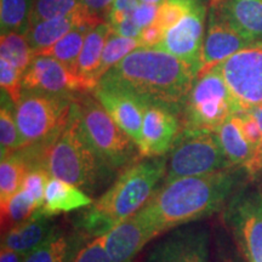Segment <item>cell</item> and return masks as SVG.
Returning <instances> with one entry per match:
<instances>
[{
	"label": "cell",
	"mask_w": 262,
	"mask_h": 262,
	"mask_svg": "<svg viewBox=\"0 0 262 262\" xmlns=\"http://www.w3.org/2000/svg\"><path fill=\"white\" fill-rule=\"evenodd\" d=\"M81 2H83L84 9L90 15L100 18L102 15H107L114 0H81Z\"/></svg>",
	"instance_id": "41"
},
{
	"label": "cell",
	"mask_w": 262,
	"mask_h": 262,
	"mask_svg": "<svg viewBox=\"0 0 262 262\" xmlns=\"http://www.w3.org/2000/svg\"><path fill=\"white\" fill-rule=\"evenodd\" d=\"M77 101L85 134L98 156L119 173L136 163L141 156L139 146L114 122L94 95L81 94Z\"/></svg>",
	"instance_id": "5"
},
{
	"label": "cell",
	"mask_w": 262,
	"mask_h": 262,
	"mask_svg": "<svg viewBox=\"0 0 262 262\" xmlns=\"http://www.w3.org/2000/svg\"><path fill=\"white\" fill-rule=\"evenodd\" d=\"M166 158L163 183L234 168L226 158L216 133L210 130L181 127Z\"/></svg>",
	"instance_id": "7"
},
{
	"label": "cell",
	"mask_w": 262,
	"mask_h": 262,
	"mask_svg": "<svg viewBox=\"0 0 262 262\" xmlns=\"http://www.w3.org/2000/svg\"><path fill=\"white\" fill-rule=\"evenodd\" d=\"M243 168H231L162 183L147 205L135 215L155 237L203 220L225 208L243 185Z\"/></svg>",
	"instance_id": "1"
},
{
	"label": "cell",
	"mask_w": 262,
	"mask_h": 262,
	"mask_svg": "<svg viewBox=\"0 0 262 262\" xmlns=\"http://www.w3.org/2000/svg\"><path fill=\"white\" fill-rule=\"evenodd\" d=\"M73 262H111L104 250L103 237L89 239Z\"/></svg>",
	"instance_id": "36"
},
{
	"label": "cell",
	"mask_w": 262,
	"mask_h": 262,
	"mask_svg": "<svg viewBox=\"0 0 262 262\" xmlns=\"http://www.w3.org/2000/svg\"><path fill=\"white\" fill-rule=\"evenodd\" d=\"M242 112L262 103V40L235 52L216 66Z\"/></svg>",
	"instance_id": "10"
},
{
	"label": "cell",
	"mask_w": 262,
	"mask_h": 262,
	"mask_svg": "<svg viewBox=\"0 0 262 262\" xmlns=\"http://www.w3.org/2000/svg\"><path fill=\"white\" fill-rule=\"evenodd\" d=\"M140 5L139 0H114V3L111 6L110 11L104 16L106 22L111 27H114L124 19L130 17L137 6Z\"/></svg>",
	"instance_id": "37"
},
{
	"label": "cell",
	"mask_w": 262,
	"mask_h": 262,
	"mask_svg": "<svg viewBox=\"0 0 262 262\" xmlns=\"http://www.w3.org/2000/svg\"><path fill=\"white\" fill-rule=\"evenodd\" d=\"M34 165L47 169L51 178L79 187L90 196L102 193L119 175L91 145L81 124L77 98L67 122L48 145L28 146Z\"/></svg>",
	"instance_id": "2"
},
{
	"label": "cell",
	"mask_w": 262,
	"mask_h": 262,
	"mask_svg": "<svg viewBox=\"0 0 262 262\" xmlns=\"http://www.w3.org/2000/svg\"><path fill=\"white\" fill-rule=\"evenodd\" d=\"M0 57L8 60L24 74L34 57V52L26 34L8 33L3 34L0 39Z\"/></svg>",
	"instance_id": "29"
},
{
	"label": "cell",
	"mask_w": 262,
	"mask_h": 262,
	"mask_svg": "<svg viewBox=\"0 0 262 262\" xmlns=\"http://www.w3.org/2000/svg\"><path fill=\"white\" fill-rule=\"evenodd\" d=\"M261 187H262V185H261Z\"/></svg>",
	"instance_id": "49"
},
{
	"label": "cell",
	"mask_w": 262,
	"mask_h": 262,
	"mask_svg": "<svg viewBox=\"0 0 262 262\" xmlns=\"http://www.w3.org/2000/svg\"><path fill=\"white\" fill-rule=\"evenodd\" d=\"M226 158L234 168H244L255 155V149L245 137L239 114L229 117L215 130Z\"/></svg>",
	"instance_id": "24"
},
{
	"label": "cell",
	"mask_w": 262,
	"mask_h": 262,
	"mask_svg": "<svg viewBox=\"0 0 262 262\" xmlns=\"http://www.w3.org/2000/svg\"><path fill=\"white\" fill-rule=\"evenodd\" d=\"M112 32V27L107 22H100L90 29L85 38L83 49L75 66V73L89 85L91 91H94L97 85L96 73L98 66L102 57L104 45Z\"/></svg>",
	"instance_id": "23"
},
{
	"label": "cell",
	"mask_w": 262,
	"mask_h": 262,
	"mask_svg": "<svg viewBox=\"0 0 262 262\" xmlns=\"http://www.w3.org/2000/svg\"><path fill=\"white\" fill-rule=\"evenodd\" d=\"M93 95L140 149L146 101L125 88L104 80L98 81Z\"/></svg>",
	"instance_id": "14"
},
{
	"label": "cell",
	"mask_w": 262,
	"mask_h": 262,
	"mask_svg": "<svg viewBox=\"0 0 262 262\" xmlns=\"http://www.w3.org/2000/svg\"><path fill=\"white\" fill-rule=\"evenodd\" d=\"M158 12L159 5L140 3V5L131 14V18L135 22L137 27L140 29H143L155 24L157 21V17H158Z\"/></svg>",
	"instance_id": "39"
},
{
	"label": "cell",
	"mask_w": 262,
	"mask_h": 262,
	"mask_svg": "<svg viewBox=\"0 0 262 262\" xmlns=\"http://www.w3.org/2000/svg\"><path fill=\"white\" fill-rule=\"evenodd\" d=\"M102 237L104 250L111 262H133L140 251L156 238L136 215L116 226Z\"/></svg>",
	"instance_id": "17"
},
{
	"label": "cell",
	"mask_w": 262,
	"mask_h": 262,
	"mask_svg": "<svg viewBox=\"0 0 262 262\" xmlns=\"http://www.w3.org/2000/svg\"><path fill=\"white\" fill-rule=\"evenodd\" d=\"M164 34H165V31L157 22H155L148 27L141 29L139 39L142 44V48H153L163 40Z\"/></svg>",
	"instance_id": "40"
},
{
	"label": "cell",
	"mask_w": 262,
	"mask_h": 262,
	"mask_svg": "<svg viewBox=\"0 0 262 262\" xmlns=\"http://www.w3.org/2000/svg\"><path fill=\"white\" fill-rule=\"evenodd\" d=\"M80 229L57 227L37 249L29 253L25 262H73L89 241Z\"/></svg>",
	"instance_id": "18"
},
{
	"label": "cell",
	"mask_w": 262,
	"mask_h": 262,
	"mask_svg": "<svg viewBox=\"0 0 262 262\" xmlns=\"http://www.w3.org/2000/svg\"><path fill=\"white\" fill-rule=\"evenodd\" d=\"M96 25L98 24L86 22V24L77 26L71 32H68L63 38L55 42L52 47L38 52L37 55L56 58L75 72V66H77L78 58H79L81 49H83L85 38H86L90 29L94 28Z\"/></svg>",
	"instance_id": "25"
},
{
	"label": "cell",
	"mask_w": 262,
	"mask_h": 262,
	"mask_svg": "<svg viewBox=\"0 0 262 262\" xmlns=\"http://www.w3.org/2000/svg\"><path fill=\"white\" fill-rule=\"evenodd\" d=\"M249 44L251 42L238 34L222 18L217 8L209 5L208 27L203 44L202 66L199 73L212 70Z\"/></svg>",
	"instance_id": "16"
},
{
	"label": "cell",
	"mask_w": 262,
	"mask_h": 262,
	"mask_svg": "<svg viewBox=\"0 0 262 262\" xmlns=\"http://www.w3.org/2000/svg\"><path fill=\"white\" fill-rule=\"evenodd\" d=\"M57 226L50 217L37 211L31 219L2 234V248L27 256L55 231Z\"/></svg>",
	"instance_id": "21"
},
{
	"label": "cell",
	"mask_w": 262,
	"mask_h": 262,
	"mask_svg": "<svg viewBox=\"0 0 262 262\" xmlns=\"http://www.w3.org/2000/svg\"><path fill=\"white\" fill-rule=\"evenodd\" d=\"M241 113L227 84L216 68L196 75L182 104L181 126L215 131L229 117Z\"/></svg>",
	"instance_id": "6"
},
{
	"label": "cell",
	"mask_w": 262,
	"mask_h": 262,
	"mask_svg": "<svg viewBox=\"0 0 262 262\" xmlns=\"http://www.w3.org/2000/svg\"><path fill=\"white\" fill-rule=\"evenodd\" d=\"M34 0H0L2 35L8 33L26 34L31 25Z\"/></svg>",
	"instance_id": "27"
},
{
	"label": "cell",
	"mask_w": 262,
	"mask_h": 262,
	"mask_svg": "<svg viewBox=\"0 0 262 262\" xmlns=\"http://www.w3.org/2000/svg\"><path fill=\"white\" fill-rule=\"evenodd\" d=\"M238 114L239 118H241L242 129H243L245 137H247L249 142L251 143V146L256 149L262 143V130L260 125H258L256 119H255L248 111Z\"/></svg>",
	"instance_id": "38"
},
{
	"label": "cell",
	"mask_w": 262,
	"mask_h": 262,
	"mask_svg": "<svg viewBox=\"0 0 262 262\" xmlns=\"http://www.w3.org/2000/svg\"><path fill=\"white\" fill-rule=\"evenodd\" d=\"M198 73L191 66L155 48H139L118 62L100 80L125 88L145 101L178 108L191 90Z\"/></svg>",
	"instance_id": "4"
},
{
	"label": "cell",
	"mask_w": 262,
	"mask_h": 262,
	"mask_svg": "<svg viewBox=\"0 0 262 262\" xmlns=\"http://www.w3.org/2000/svg\"><path fill=\"white\" fill-rule=\"evenodd\" d=\"M113 33L120 35V37L124 38H134V39H139L140 34H141V29L137 27L135 22L133 21V18L127 17L124 19L123 22L118 24L117 26H114L112 28Z\"/></svg>",
	"instance_id": "42"
},
{
	"label": "cell",
	"mask_w": 262,
	"mask_h": 262,
	"mask_svg": "<svg viewBox=\"0 0 262 262\" xmlns=\"http://www.w3.org/2000/svg\"><path fill=\"white\" fill-rule=\"evenodd\" d=\"M94 203L93 196L86 194L79 187L63 180L51 178L45 192L44 204L39 211L51 217L54 215L81 210Z\"/></svg>",
	"instance_id": "22"
},
{
	"label": "cell",
	"mask_w": 262,
	"mask_h": 262,
	"mask_svg": "<svg viewBox=\"0 0 262 262\" xmlns=\"http://www.w3.org/2000/svg\"><path fill=\"white\" fill-rule=\"evenodd\" d=\"M22 86L24 90L71 96L93 93L89 85L68 66L56 58L41 55L33 57L24 73Z\"/></svg>",
	"instance_id": "12"
},
{
	"label": "cell",
	"mask_w": 262,
	"mask_h": 262,
	"mask_svg": "<svg viewBox=\"0 0 262 262\" xmlns=\"http://www.w3.org/2000/svg\"><path fill=\"white\" fill-rule=\"evenodd\" d=\"M206 10L205 0H201L179 24L168 29L163 40L153 48L178 57L199 73L205 37Z\"/></svg>",
	"instance_id": "11"
},
{
	"label": "cell",
	"mask_w": 262,
	"mask_h": 262,
	"mask_svg": "<svg viewBox=\"0 0 262 262\" xmlns=\"http://www.w3.org/2000/svg\"><path fill=\"white\" fill-rule=\"evenodd\" d=\"M249 113L253 116L255 119H256V122L258 123V125H260L261 130H262V103L258 104V106L251 108V110L248 111Z\"/></svg>",
	"instance_id": "45"
},
{
	"label": "cell",
	"mask_w": 262,
	"mask_h": 262,
	"mask_svg": "<svg viewBox=\"0 0 262 262\" xmlns=\"http://www.w3.org/2000/svg\"><path fill=\"white\" fill-rule=\"evenodd\" d=\"M0 206H2L3 233L8 229L29 220L40 209L22 189H19L8 202L3 203Z\"/></svg>",
	"instance_id": "31"
},
{
	"label": "cell",
	"mask_w": 262,
	"mask_h": 262,
	"mask_svg": "<svg viewBox=\"0 0 262 262\" xmlns=\"http://www.w3.org/2000/svg\"><path fill=\"white\" fill-rule=\"evenodd\" d=\"M84 9L81 0H34L31 25L44 19L62 17ZM29 25V26H31Z\"/></svg>",
	"instance_id": "32"
},
{
	"label": "cell",
	"mask_w": 262,
	"mask_h": 262,
	"mask_svg": "<svg viewBox=\"0 0 262 262\" xmlns=\"http://www.w3.org/2000/svg\"><path fill=\"white\" fill-rule=\"evenodd\" d=\"M201 0H165L159 5L157 24L164 31H168L179 24Z\"/></svg>",
	"instance_id": "33"
},
{
	"label": "cell",
	"mask_w": 262,
	"mask_h": 262,
	"mask_svg": "<svg viewBox=\"0 0 262 262\" xmlns=\"http://www.w3.org/2000/svg\"><path fill=\"white\" fill-rule=\"evenodd\" d=\"M95 22L100 24V18L90 15L85 9L73 14L62 16V17L44 19L37 24L29 26V29L26 33V37L31 45L34 56L45 49L52 47L61 38H63L68 32L77 27V26Z\"/></svg>",
	"instance_id": "19"
},
{
	"label": "cell",
	"mask_w": 262,
	"mask_h": 262,
	"mask_svg": "<svg viewBox=\"0 0 262 262\" xmlns=\"http://www.w3.org/2000/svg\"><path fill=\"white\" fill-rule=\"evenodd\" d=\"M0 148L2 158L25 148V142L15 117V104L8 95L2 93L0 107Z\"/></svg>",
	"instance_id": "28"
},
{
	"label": "cell",
	"mask_w": 262,
	"mask_h": 262,
	"mask_svg": "<svg viewBox=\"0 0 262 262\" xmlns=\"http://www.w3.org/2000/svg\"><path fill=\"white\" fill-rule=\"evenodd\" d=\"M140 3H145V4H153V5H160L163 4L165 0H139Z\"/></svg>",
	"instance_id": "47"
},
{
	"label": "cell",
	"mask_w": 262,
	"mask_h": 262,
	"mask_svg": "<svg viewBox=\"0 0 262 262\" xmlns=\"http://www.w3.org/2000/svg\"><path fill=\"white\" fill-rule=\"evenodd\" d=\"M25 255L16 253L10 249L2 248V251H0V262H25Z\"/></svg>",
	"instance_id": "44"
},
{
	"label": "cell",
	"mask_w": 262,
	"mask_h": 262,
	"mask_svg": "<svg viewBox=\"0 0 262 262\" xmlns=\"http://www.w3.org/2000/svg\"><path fill=\"white\" fill-rule=\"evenodd\" d=\"M166 156L137 160L124 169L94 203L81 209L75 227L94 239L107 234L143 206L162 186L166 173Z\"/></svg>",
	"instance_id": "3"
},
{
	"label": "cell",
	"mask_w": 262,
	"mask_h": 262,
	"mask_svg": "<svg viewBox=\"0 0 262 262\" xmlns=\"http://www.w3.org/2000/svg\"><path fill=\"white\" fill-rule=\"evenodd\" d=\"M27 157L21 149L2 158L0 163V204L8 202L21 189L26 173L31 169Z\"/></svg>",
	"instance_id": "26"
},
{
	"label": "cell",
	"mask_w": 262,
	"mask_h": 262,
	"mask_svg": "<svg viewBox=\"0 0 262 262\" xmlns=\"http://www.w3.org/2000/svg\"><path fill=\"white\" fill-rule=\"evenodd\" d=\"M77 97L24 90L15 104V117L25 147L51 142L64 126Z\"/></svg>",
	"instance_id": "8"
},
{
	"label": "cell",
	"mask_w": 262,
	"mask_h": 262,
	"mask_svg": "<svg viewBox=\"0 0 262 262\" xmlns=\"http://www.w3.org/2000/svg\"><path fill=\"white\" fill-rule=\"evenodd\" d=\"M224 221L247 262H262V187L242 185L224 210Z\"/></svg>",
	"instance_id": "9"
},
{
	"label": "cell",
	"mask_w": 262,
	"mask_h": 262,
	"mask_svg": "<svg viewBox=\"0 0 262 262\" xmlns=\"http://www.w3.org/2000/svg\"><path fill=\"white\" fill-rule=\"evenodd\" d=\"M222 2H224V0H209V5H219L221 4Z\"/></svg>",
	"instance_id": "48"
},
{
	"label": "cell",
	"mask_w": 262,
	"mask_h": 262,
	"mask_svg": "<svg viewBox=\"0 0 262 262\" xmlns=\"http://www.w3.org/2000/svg\"><path fill=\"white\" fill-rule=\"evenodd\" d=\"M50 179L51 176L47 171V169L41 168V166H33L26 173L24 182H22L21 189L39 208H41L42 204H44L45 192H47L48 183Z\"/></svg>",
	"instance_id": "34"
},
{
	"label": "cell",
	"mask_w": 262,
	"mask_h": 262,
	"mask_svg": "<svg viewBox=\"0 0 262 262\" xmlns=\"http://www.w3.org/2000/svg\"><path fill=\"white\" fill-rule=\"evenodd\" d=\"M249 178L255 179L262 172V143L255 150V155L247 165L243 168Z\"/></svg>",
	"instance_id": "43"
},
{
	"label": "cell",
	"mask_w": 262,
	"mask_h": 262,
	"mask_svg": "<svg viewBox=\"0 0 262 262\" xmlns=\"http://www.w3.org/2000/svg\"><path fill=\"white\" fill-rule=\"evenodd\" d=\"M24 74L19 72L15 66H12L8 60L0 57V85L2 93H5L16 104L24 93L22 86Z\"/></svg>",
	"instance_id": "35"
},
{
	"label": "cell",
	"mask_w": 262,
	"mask_h": 262,
	"mask_svg": "<svg viewBox=\"0 0 262 262\" xmlns=\"http://www.w3.org/2000/svg\"><path fill=\"white\" fill-rule=\"evenodd\" d=\"M212 6L244 39L250 42L262 40V0H224Z\"/></svg>",
	"instance_id": "20"
},
{
	"label": "cell",
	"mask_w": 262,
	"mask_h": 262,
	"mask_svg": "<svg viewBox=\"0 0 262 262\" xmlns=\"http://www.w3.org/2000/svg\"><path fill=\"white\" fill-rule=\"evenodd\" d=\"M181 127L178 108L158 101H146L140 146L141 157L155 158L168 155Z\"/></svg>",
	"instance_id": "13"
},
{
	"label": "cell",
	"mask_w": 262,
	"mask_h": 262,
	"mask_svg": "<svg viewBox=\"0 0 262 262\" xmlns=\"http://www.w3.org/2000/svg\"><path fill=\"white\" fill-rule=\"evenodd\" d=\"M139 48H142L140 39L124 38L112 32L106 45H104L102 57H101L100 66H98L96 73L97 83L108 71L112 70L118 62L122 61L124 57H126L127 55Z\"/></svg>",
	"instance_id": "30"
},
{
	"label": "cell",
	"mask_w": 262,
	"mask_h": 262,
	"mask_svg": "<svg viewBox=\"0 0 262 262\" xmlns=\"http://www.w3.org/2000/svg\"><path fill=\"white\" fill-rule=\"evenodd\" d=\"M210 233L201 226L173 228L150 250L146 262H209Z\"/></svg>",
	"instance_id": "15"
},
{
	"label": "cell",
	"mask_w": 262,
	"mask_h": 262,
	"mask_svg": "<svg viewBox=\"0 0 262 262\" xmlns=\"http://www.w3.org/2000/svg\"><path fill=\"white\" fill-rule=\"evenodd\" d=\"M216 262H239V261L233 256H222L220 258H217V261Z\"/></svg>",
	"instance_id": "46"
}]
</instances>
